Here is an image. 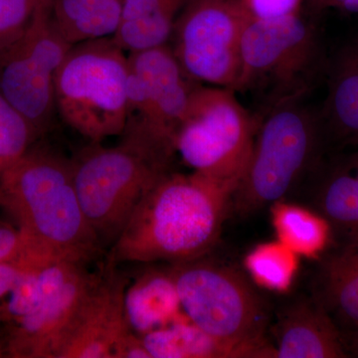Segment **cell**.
I'll use <instances>...</instances> for the list:
<instances>
[{"mask_svg":"<svg viewBox=\"0 0 358 358\" xmlns=\"http://www.w3.org/2000/svg\"><path fill=\"white\" fill-rule=\"evenodd\" d=\"M38 134L0 91V173L32 147Z\"/></svg>","mask_w":358,"mask_h":358,"instance_id":"obj_24","label":"cell"},{"mask_svg":"<svg viewBox=\"0 0 358 358\" xmlns=\"http://www.w3.org/2000/svg\"><path fill=\"white\" fill-rule=\"evenodd\" d=\"M23 250L24 242L17 226L0 221V263L16 260Z\"/></svg>","mask_w":358,"mask_h":358,"instance_id":"obj_27","label":"cell"},{"mask_svg":"<svg viewBox=\"0 0 358 358\" xmlns=\"http://www.w3.org/2000/svg\"><path fill=\"white\" fill-rule=\"evenodd\" d=\"M29 259L21 255L16 260L0 263V307L13 291L14 285Z\"/></svg>","mask_w":358,"mask_h":358,"instance_id":"obj_29","label":"cell"},{"mask_svg":"<svg viewBox=\"0 0 358 358\" xmlns=\"http://www.w3.org/2000/svg\"><path fill=\"white\" fill-rule=\"evenodd\" d=\"M315 199L334 229L345 237L358 235V148L324 171Z\"/></svg>","mask_w":358,"mask_h":358,"instance_id":"obj_19","label":"cell"},{"mask_svg":"<svg viewBox=\"0 0 358 358\" xmlns=\"http://www.w3.org/2000/svg\"><path fill=\"white\" fill-rule=\"evenodd\" d=\"M322 124L339 145L358 148V36L334 56Z\"/></svg>","mask_w":358,"mask_h":358,"instance_id":"obj_16","label":"cell"},{"mask_svg":"<svg viewBox=\"0 0 358 358\" xmlns=\"http://www.w3.org/2000/svg\"><path fill=\"white\" fill-rule=\"evenodd\" d=\"M98 278L81 264H43L38 305L2 334V357L55 358L78 308Z\"/></svg>","mask_w":358,"mask_h":358,"instance_id":"obj_12","label":"cell"},{"mask_svg":"<svg viewBox=\"0 0 358 358\" xmlns=\"http://www.w3.org/2000/svg\"><path fill=\"white\" fill-rule=\"evenodd\" d=\"M188 0H124L115 43L127 52H140L169 44Z\"/></svg>","mask_w":358,"mask_h":358,"instance_id":"obj_18","label":"cell"},{"mask_svg":"<svg viewBox=\"0 0 358 358\" xmlns=\"http://www.w3.org/2000/svg\"><path fill=\"white\" fill-rule=\"evenodd\" d=\"M180 310V300L171 268L148 271L127 287V322L131 331L140 336L176 322Z\"/></svg>","mask_w":358,"mask_h":358,"instance_id":"obj_17","label":"cell"},{"mask_svg":"<svg viewBox=\"0 0 358 358\" xmlns=\"http://www.w3.org/2000/svg\"><path fill=\"white\" fill-rule=\"evenodd\" d=\"M308 7L315 13L327 10V9H341V7L352 0H306Z\"/></svg>","mask_w":358,"mask_h":358,"instance_id":"obj_30","label":"cell"},{"mask_svg":"<svg viewBox=\"0 0 358 358\" xmlns=\"http://www.w3.org/2000/svg\"><path fill=\"white\" fill-rule=\"evenodd\" d=\"M339 10L346 13H358V0H352L348 2Z\"/></svg>","mask_w":358,"mask_h":358,"instance_id":"obj_32","label":"cell"},{"mask_svg":"<svg viewBox=\"0 0 358 358\" xmlns=\"http://www.w3.org/2000/svg\"><path fill=\"white\" fill-rule=\"evenodd\" d=\"M274 350L275 358L350 357L343 334L315 298L296 301L287 310Z\"/></svg>","mask_w":358,"mask_h":358,"instance_id":"obj_14","label":"cell"},{"mask_svg":"<svg viewBox=\"0 0 358 358\" xmlns=\"http://www.w3.org/2000/svg\"><path fill=\"white\" fill-rule=\"evenodd\" d=\"M298 99L274 103L259 119L246 171L231 199L237 213L248 215L285 199L317 162L324 124Z\"/></svg>","mask_w":358,"mask_h":358,"instance_id":"obj_3","label":"cell"},{"mask_svg":"<svg viewBox=\"0 0 358 358\" xmlns=\"http://www.w3.org/2000/svg\"><path fill=\"white\" fill-rule=\"evenodd\" d=\"M201 259L171 268L187 320L248 357L275 358L265 339L267 308L253 286L234 268Z\"/></svg>","mask_w":358,"mask_h":358,"instance_id":"obj_5","label":"cell"},{"mask_svg":"<svg viewBox=\"0 0 358 358\" xmlns=\"http://www.w3.org/2000/svg\"><path fill=\"white\" fill-rule=\"evenodd\" d=\"M233 192L202 174L167 171L143 195L107 263L189 262L217 243Z\"/></svg>","mask_w":358,"mask_h":358,"instance_id":"obj_1","label":"cell"},{"mask_svg":"<svg viewBox=\"0 0 358 358\" xmlns=\"http://www.w3.org/2000/svg\"><path fill=\"white\" fill-rule=\"evenodd\" d=\"M317 55V33L301 14L281 20H247L234 91L265 92L272 105L299 98Z\"/></svg>","mask_w":358,"mask_h":358,"instance_id":"obj_10","label":"cell"},{"mask_svg":"<svg viewBox=\"0 0 358 358\" xmlns=\"http://www.w3.org/2000/svg\"><path fill=\"white\" fill-rule=\"evenodd\" d=\"M0 357H2V334L0 336Z\"/></svg>","mask_w":358,"mask_h":358,"instance_id":"obj_33","label":"cell"},{"mask_svg":"<svg viewBox=\"0 0 358 358\" xmlns=\"http://www.w3.org/2000/svg\"><path fill=\"white\" fill-rule=\"evenodd\" d=\"M48 0L22 34L0 48V91L38 136L51 128L55 80L71 44L54 21Z\"/></svg>","mask_w":358,"mask_h":358,"instance_id":"obj_9","label":"cell"},{"mask_svg":"<svg viewBox=\"0 0 358 358\" xmlns=\"http://www.w3.org/2000/svg\"><path fill=\"white\" fill-rule=\"evenodd\" d=\"M315 299L343 336L358 331V235L345 237L324 259L317 275Z\"/></svg>","mask_w":358,"mask_h":358,"instance_id":"obj_15","label":"cell"},{"mask_svg":"<svg viewBox=\"0 0 358 358\" xmlns=\"http://www.w3.org/2000/svg\"><path fill=\"white\" fill-rule=\"evenodd\" d=\"M300 258L279 240L257 245L247 254L244 266L251 279L261 288L286 293L293 286Z\"/></svg>","mask_w":358,"mask_h":358,"instance_id":"obj_23","label":"cell"},{"mask_svg":"<svg viewBox=\"0 0 358 358\" xmlns=\"http://www.w3.org/2000/svg\"><path fill=\"white\" fill-rule=\"evenodd\" d=\"M271 220L277 240L300 257L320 258L333 239V225L322 214L285 199L272 204Z\"/></svg>","mask_w":358,"mask_h":358,"instance_id":"obj_20","label":"cell"},{"mask_svg":"<svg viewBox=\"0 0 358 358\" xmlns=\"http://www.w3.org/2000/svg\"><path fill=\"white\" fill-rule=\"evenodd\" d=\"M0 207L33 260L86 265L103 251L78 199L71 159L50 148L31 147L0 173Z\"/></svg>","mask_w":358,"mask_h":358,"instance_id":"obj_2","label":"cell"},{"mask_svg":"<svg viewBox=\"0 0 358 358\" xmlns=\"http://www.w3.org/2000/svg\"><path fill=\"white\" fill-rule=\"evenodd\" d=\"M348 357H358V331L343 336Z\"/></svg>","mask_w":358,"mask_h":358,"instance_id":"obj_31","label":"cell"},{"mask_svg":"<svg viewBox=\"0 0 358 358\" xmlns=\"http://www.w3.org/2000/svg\"><path fill=\"white\" fill-rule=\"evenodd\" d=\"M247 20L239 0H188L171 46L186 74L196 83L234 91Z\"/></svg>","mask_w":358,"mask_h":358,"instance_id":"obj_11","label":"cell"},{"mask_svg":"<svg viewBox=\"0 0 358 358\" xmlns=\"http://www.w3.org/2000/svg\"><path fill=\"white\" fill-rule=\"evenodd\" d=\"M129 282L107 263L92 286L55 358H113L117 339L131 329L124 310V293Z\"/></svg>","mask_w":358,"mask_h":358,"instance_id":"obj_13","label":"cell"},{"mask_svg":"<svg viewBox=\"0 0 358 358\" xmlns=\"http://www.w3.org/2000/svg\"><path fill=\"white\" fill-rule=\"evenodd\" d=\"M127 119L122 143L169 169L174 141L199 83L186 74L171 45L128 53Z\"/></svg>","mask_w":358,"mask_h":358,"instance_id":"obj_6","label":"cell"},{"mask_svg":"<svg viewBox=\"0 0 358 358\" xmlns=\"http://www.w3.org/2000/svg\"><path fill=\"white\" fill-rule=\"evenodd\" d=\"M305 0H239L249 20L273 21L301 15Z\"/></svg>","mask_w":358,"mask_h":358,"instance_id":"obj_26","label":"cell"},{"mask_svg":"<svg viewBox=\"0 0 358 358\" xmlns=\"http://www.w3.org/2000/svg\"><path fill=\"white\" fill-rule=\"evenodd\" d=\"M129 73L128 53L112 37L73 44L56 76V113L90 143L121 136Z\"/></svg>","mask_w":358,"mask_h":358,"instance_id":"obj_4","label":"cell"},{"mask_svg":"<svg viewBox=\"0 0 358 358\" xmlns=\"http://www.w3.org/2000/svg\"><path fill=\"white\" fill-rule=\"evenodd\" d=\"M124 0H54L56 25L71 44L113 37L121 21Z\"/></svg>","mask_w":358,"mask_h":358,"instance_id":"obj_22","label":"cell"},{"mask_svg":"<svg viewBox=\"0 0 358 358\" xmlns=\"http://www.w3.org/2000/svg\"><path fill=\"white\" fill-rule=\"evenodd\" d=\"M71 164L82 210L103 250L115 243L143 195L169 171L122 143H90Z\"/></svg>","mask_w":358,"mask_h":358,"instance_id":"obj_8","label":"cell"},{"mask_svg":"<svg viewBox=\"0 0 358 358\" xmlns=\"http://www.w3.org/2000/svg\"><path fill=\"white\" fill-rule=\"evenodd\" d=\"M141 338L150 358L248 357L242 348L213 338L189 320H176Z\"/></svg>","mask_w":358,"mask_h":358,"instance_id":"obj_21","label":"cell"},{"mask_svg":"<svg viewBox=\"0 0 358 358\" xmlns=\"http://www.w3.org/2000/svg\"><path fill=\"white\" fill-rule=\"evenodd\" d=\"M113 358H150V355L141 336L129 329L115 343Z\"/></svg>","mask_w":358,"mask_h":358,"instance_id":"obj_28","label":"cell"},{"mask_svg":"<svg viewBox=\"0 0 358 358\" xmlns=\"http://www.w3.org/2000/svg\"><path fill=\"white\" fill-rule=\"evenodd\" d=\"M46 1L48 0H0V48L24 32Z\"/></svg>","mask_w":358,"mask_h":358,"instance_id":"obj_25","label":"cell"},{"mask_svg":"<svg viewBox=\"0 0 358 358\" xmlns=\"http://www.w3.org/2000/svg\"><path fill=\"white\" fill-rule=\"evenodd\" d=\"M258 124L236 92L199 84L176 134V155L193 173L234 193L246 171Z\"/></svg>","mask_w":358,"mask_h":358,"instance_id":"obj_7","label":"cell"}]
</instances>
